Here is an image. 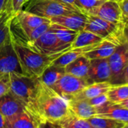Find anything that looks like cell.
I'll use <instances>...</instances> for the list:
<instances>
[{"label": "cell", "instance_id": "cell-1", "mask_svg": "<svg viewBox=\"0 0 128 128\" xmlns=\"http://www.w3.org/2000/svg\"><path fill=\"white\" fill-rule=\"evenodd\" d=\"M34 112L38 121L46 120L55 124L71 114L68 100L44 84L40 78L35 98Z\"/></svg>", "mask_w": 128, "mask_h": 128}, {"label": "cell", "instance_id": "cell-2", "mask_svg": "<svg viewBox=\"0 0 128 128\" xmlns=\"http://www.w3.org/2000/svg\"><path fill=\"white\" fill-rule=\"evenodd\" d=\"M12 43L23 74L32 78H40L44 71L51 65L52 62L65 53L62 52L52 55H46L39 54L29 47L17 43L13 40Z\"/></svg>", "mask_w": 128, "mask_h": 128}, {"label": "cell", "instance_id": "cell-3", "mask_svg": "<svg viewBox=\"0 0 128 128\" xmlns=\"http://www.w3.org/2000/svg\"><path fill=\"white\" fill-rule=\"evenodd\" d=\"M9 78V93L20 100L26 106L27 110L36 117L34 112V102L39 78L29 77L24 74L17 72L10 73Z\"/></svg>", "mask_w": 128, "mask_h": 128}, {"label": "cell", "instance_id": "cell-4", "mask_svg": "<svg viewBox=\"0 0 128 128\" xmlns=\"http://www.w3.org/2000/svg\"><path fill=\"white\" fill-rule=\"evenodd\" d=\"M24 9L38 16L51 19L52 18L74 12H81L73 6L54 0H30L24 6Z\"/></svg>", "mask_w": 128, "mask_h": 128}, {"label": "cell", "instance_id": "cell-5", "mask_svg": "<svg viewBox=\"0 0 128 128\" xmlns=\"http://www.w3.org/2000/svg\"><path fill=\"white\" fill-rule=\"evenodd\" d=\"M32 50L42 54L52 55L66 52L71 49V44L61 42L50 28L37 40L26 45Z\"/></svg>", "mask_w": 128, "mask_h": 128}, {"label": "cell", "instance_id": "cell-6", "mask_svg": "<svg viewBox=\"0 0 128 128\" xmlns=\"http://www.w3.org/2000/svg\"><path fill=\"white\" fill-rule=\"evenodd\" d=\"M108 60L111 72L109 83L112 85L119 84L122 71L128 62V43L125 38L108 58Z\"/></svg>", "mask_w": 128, "mask_h": 128}, {"label": "cell", "instance_id": "cell-7", "mask_svg": "<svg viewBox=\"0 0 128 128\" xmlns=\"http://www.w3.org/2000/svg\"><path fill=\"white\" fill-rule=\"evenodd\" d=\"M124 26L114 33L104 38L95 47L94 50L86 53L84 56L89 60L108 58L124 39L123 33Z\"/></svg>", "mask_w": 128, "mask_h": 128}, {"label": "cell", "instance_id": "cell-8", "mask_svg": "<svg viewBox=\"0 0 128 128\" xmlns=\"http://www.w3.org/2000/svg\"><path fill=\"white\" fill-rule=\"evenodd\" d=\"M84 14L96 16L114 24H122L126 23L118 0H106L97 8Z\"/></svg>", "mask_w": 128, "mask_h": 128}, {"label": "cell", "instance_id": "cell-9", "mask_svg": "<svg viewBox=\"0 0 128 128\" xmlns=\"http://www.w3.org/2000/svg\"><path fill=\"white\" fill-rule=\"evenodd\" d=\"M88 85V84L85 79L66 73L50 88L67 100L69 97L78 94Z\"/></svg>", "mask_w": 128, "mask_h": 128}, {"label": "cell", "instance_id": "cell-10", "mask_svg": "<svg viewBox=\"0 0 128 128\" xmlns=\"http://www.w3.org/2000/svg\"><path fill=\"white\" fill-rule=\"evenodd\" d=\"M12 72L23 74L12 38L10 43L0 50V76Z\"/></svg>", "mask_w": 128, "mask_h": 128}, {"label": "cell", "instance_id": "cell-11", "mask_svg": "<svg viewBox=\"0 0 128 128\" xmlns=\"http://www.w3.org/2000/svg\"><path fill=\"white\" fill-rule=\"evenodd\" d=\"M86 15L88 17V21L84 30L90 32L103 39L117 32L126 24L124 23L122 24H114L96 16L88 14Z\"/></svg>", "mask_w": 128, "mask_h": 128}, {"label": "cell", "instance_id": "cell-12", "mask_svg": "<svg viewBox=\"0 0 128 128\" xmlns=\"http://www.w3.org/2000/svg\"><path fill=\"white\" fill-rule=\"evenodd\" d=\"M110 67L108 58L90 60V66L86 81L88 84L110 80Z\"/></svg>", "mask_w": 128, "mask_h": 128}, {"label": "cell", "instance_id": "cell-13", "mask_svg": "<svg viewBox=\"0 0 128 128\" xmlns=\"http://www.w3.org/2000/svg\"><path fill=\"white\" fill-rule=\"evenodd\" d=\"M50 20V23L56 24L70 30L80 32L84 30L88 21V17L82 12H74L52 18Z\"/></svg>", "mask_w": 128, "mask_h": 128}, {"label": "cell", "instance_id": "cell-14", "mask_svg": "<svg viewBox=\"0 0 128 128\" xmlns=\"http://www.w3.org/2000/svg\"><path fill=\"white\" fill-rule=\"evenodd\" d=\"M26 109V106L9 92L0 97V113L6 118L15 116Z\"/></svg>", "mask_w": 128, "mask_h": 128}, {"label": "cell", "instance_id": "cell-15", "mask_svg": "<svg viewBox=\"0 0 128 128\" xmlns=\"http://www.w3.org/2000/svg\"><path fill=\"white\" fill-rule=\"evenodd\" d=\"M96 109V114L94 116L108 118L128 124V109L120 108L110 102Z\"/></svg>", "mask_w": 128, "mask_h": 128}, {"label": "cell", "instance_id": "cell-16", "mask_svg": "<svg viewBox=\"0 0 128 128\" xmlns=\"http://www.w3.org/2000/svg\"><path fill=\"white\" fill-rule=\"evenodd\" d=\"M38 119L27 109L10 118H6V128H38Z\"/></svg>", "mask_w": 128, "mask_h": 128}, {"label": "cell", "instance_id": "cell-17", "mask_svg": "<svg viewBox=\"0 0 128 128\" xmlns=\"http://www.w3.org/2000/svg\"><path fill=\"white\" fill-rule=\"evenodd\" d=\"M13 21L22 29H33L44 24L50 23L49 19L30 13L25 10H22L15 14Z\"/></svg>", "mask_w": 128, "mask_h": 128}, {"label": "cell", "instance_id": "cell-18", "mask_svg": "<svg viewBox=\"0 0 128 128\" xmlns=\"http://www.w3.org/2000/svg\"><path fill=\"white\" fill-rule=\"evenodd\" d=\"M68 106L71 113L76 117L88 119L90 117L96 115V109L92 106L86 100H77L69 98Z\"/></svg>", "mask_w": 128, "mask_h": 128}, {"label": "cell", "instance_id": "cell-19", "mask_svg": "<svg viewBox=\"0 0 128 128\" xmlns=\"http://www.w3.org/2000/svg\"><path fill=\"white\" fill-rule=\"evenodd\" d=\"M14 15L11 5L0 16V50L12 42L11 24Z\"/></svg>", "mask_w": 128, "mask_h": 128}, {"label": "cell", "instance_id": "cell-20", "mask_svg": "<svg viewBox=\"0 0 128 128\" xmlns=\"http://www.w3.org/2000/svg\"><path fill=\"white\" fill-rule=\"evenodd\" d=\"M99 43H96V44H94L92 45H89V46H86V47H82V48H71L69 50H67L66 52L64 53L63 54H62L61 56H60L58 58H56L52 62L51 65L65 68L69 63L74 61L76 59H77L79 56L84 55L86 53L94 50L95 48V47Z\"/></svg>", "mask_w": 128, "mask_h": 128}, {"label": "cell", "instance_id": "cell-21", "mask_svg": "<svg viewBox=\"0 0 128 128\" xmlns=\"http://www.w3.org/2000/svg\"><path fill=\"white\" fill-rule=\"evenodd\" d=\"M111 86L112 84L108 82L93 83L88 84L78 94L69 98H73L77 100H90L101 94H106Z\"/></svg>", "mask_w": 128, "mask_h": 128}, {"label": "cell", "instance_id": "cell-22", "mask_svg": "<svg viewBox=\"0 0 128 128\" xmlns=\"http://www.w3.org/2000/svg\"><path fill=\"white\" fill-rule=\"evenodd\" d=\"M90 66V60L84 55L79 56L65 67L66 73L86 80Z\"/></svg>", "mask_w": 128, "mask_h": 128}, {"label": "cell", "instance_id": "cell-23", "mask_svg": "<svg viewBox=\"0 0 128 128\" xmlns=\"http://www.w3.org/2000/svg\"><path fill=\"white\" fill-rule=\"evenodd\" d=\"M103 38L101 37L86 30H82L78 32L76 39L71 44L72 48H82L89 45H92L102 42Z\"/></svg>", "mask_w": 128, "mask_h": 128}, {"label": "cell", "instance_id": "cell-24", "mask_svg": "<svg viewBox=\"0 0 128 128\" xmlns=\"http://www.w3.org/2000/svg\"><path fill=\"white\" fill-rule=\"evenodd\" d=\"M50 28L55 33L56 36L61 42L67 44H72L78 33L77 31L53 23H50Z\"/></svg>", "mask_w": 128, "mask_h": 128}, {"label": "cell", "instance_id": "cell-25", "mask_svg": "<svg viewBox=\"0 0 128 128\" xmlns=\"http://www.w3.org/2000/svg\"><path fill=\"white\" fill-rule=\"evenodd\" d=\"M65 74V68L50 65L44 71L39 78L44 84L51 87Z\"/></svg>", "mask_w": 128, "mask_h": 128}, {"label": "cell", "instance_id": "cell-26", "mask_svg": "<svg viewBox=\"0 0 128 128\" xmlns=\"http://www.w3.org/2000/svg\"><path fill=\"white\" fill-rule=\"evenodd\" d=\"M106 94L110 102H120L128 97V84L112 85Z\"/></svg>", "mask_w": 128, "mask_h": 128}, {"label": "cell", "instance_id": "cell-27", "mask_svg": "<svg viewBox=\"0 0 128 128\" xmlns=\"http://www.w3.org/2000/svg\"><path fill=\"white\" fill-rule=\"evenodd\" d=\"M86 120L93 128H121L125 124L112 118L98 116H93Z\"/></svg>", "mask_w": 128, "mask_h": 128}, {"label": "cell", "instance_id": "cell-28", "mask_svg": "<svg viewBox=\"0 0 128 128\" xmlns=\"http://www.w3.org/2000/svg\"><path fill=\"white\" fill-rule=\"evenodd\" d=\"M57 125L60 128H93L86 119L76 117L72 113L60 120Z\"/></svg>", "mask_w": 128, "mask_h": 128}, {"label": "cell", "instance_id": "cell-29", "mask_svg": "<svg viewBox=\"0 0 128 128\" xmlns=\"http://www.w3.org/2000/svg\"><path fill=\"white\" fill-rule=\"evenodd\" d=\"M106 0H77L78 8L81 12L86 13L102 4Z\"/></svg>", "mask_w": 128, "mask_h": 128}, {"label": "cell", "instance_id": "cell-30", "mask_svg": "<svg viewBox=\"0 0 128 128\" xmlns=\"http://www.w3.org/2000/svg\"><path fill=\"white\" fill-rule=\"evenodd\" d=\"M86 100H88V102L92 106L95 107L96 108H100V107H101V106L106 105V103H108V102H109L106 94H101V95L97 96H96V97H94V98H92V99Z\"/></svg>", "mask_w": 128, "mask_h": 128}, {"label": "cell", "instance_id": "cell-31", "mask_svg": "<svg viewBox=\"0 0 128 128\" xmlns=\"http://www.w3.org/2000/svg\"><path fill=\"white\" fill-rule=\"evenodd\" d=\"M10 90L9 74L0 76V97L8 94Z\"/></svg>", "mask_w": 128, "mask_h": 128}, {"label": "cell", "instance_id": "cell-32", "mask_svg": "<svg viewBox=\"0 0 128 128\" xmlns=\"http://www.w3.org/2000/svg\"><path fill=\"white\" fill-rule=\"evenodd\" d=\"M24 0H12V10L14 14H17L18 12L24 9Z\"/></svg>", "mask_w": 128, "mask_h": 128}, {"label": "cell", "instance_id": "cell-33", "mask_svg": "<svg viewBox=\"0 0 128 128\" xmlns=\"http://www.w3.org/2000/svg\"><path fill=\"white\" fill-rule=\"evenodd\" d=\"M118 2L124 18L126 23H128V0H120V1Z\"/></svg>", "mask_w": 128, "mask_h": 128}, {"label": "cell", "instance_id": "cell-34", "mask_svg": "<svg viewBox=\"0 0 128 128\" xmlns=\"http://www.w3.org/2000/svg\"><path fill=\"white\" fill-rule=\"evenodd\" d=\"M128 84V62L126 64V66H124L122 71L120 82H119V84Z\"/></svg>", "mask_w": 128, "mask_h": 128}, {"label": "cell", "instance_id": "cell-35", "mask_svg": "<svg viewBox=\"0 0 128 128\" xmlns=\"http://www.w3.org/2000/svg\"><path fill=\"white\" fill-rule=\"evenodd\" d=\"M38 128H60V126L46 120H40L38 121Z\"/></svg>", "mask_w": 128, "mask_h": 128}, {"label": "cell", "instance_id": "cell-36", "mask_svg": "<svg viewBox=\"0 0 128 128\" xmlns=\"http://www.w3.org/2000/svg\"><path fill=\"white\" fill-rule=\"evenodd\" d=\"M12 5V0H0V16Z\"/></svg>", "mask_w": 128, "mask_h": 128}, {"label": "cell", "instance_id": "cell-37", "mask_svg": "<svg viewBox=\"0 0 128 128\" xmlns=\"http://www.w3.org/2000/svg\"><path fill=\"white\" fill-rule=\"evenodd\" d=\"M54 1H56V2H61V3H63V4L68 5V6H73L76 8H77L78 11H80L79 8H78L77 0H54Z\"/></svg>", "mask_w": 128, "mask_h": 128}, {"label": "cell", "instance_id": "cell-38", "mask_svg": "<svg viewBox=\"0 0 128 128\" xmlns=\"http://www.w3.org/2000/svg\"><path fill=\"white\" fill-rule=\"evenodd\" d=\"M114 104H116L118 106H119L120 108L128 109V97L126 99L124 100L123 101H121L120 102H118V103H114Z\"/></svg>", "mask_w": 128, "mask_h": 128}, {"label": "cell", "instance_id": "cell-39", "mask_svg": "<svg viewBox=\"0 0 128 128\" xmlns=\"http://www.w3.org/2000/svg\"><path fill=\"white\" fill-rule=\"evenodd\" d=\"M123 33H124V36L125 40L128 43V23L125 24V25L124 26V30H123Z\"/></svg>", "mask_w": 128, "mask_h": 128}, {"label": "cell", "instance_id": "cell-40", "mask_svg": "<svg viewBox=\"0 0 128 128\" xmlns=\"http://www.w3.org/2000/svg\"><path fill=\"white\" fill-rule=\"evenodd\" d=\"M0 128H6V118L0 113Z\"/></svg>", "mask_w": 128, "mask_h": 128}, {"label": "cell", "instance_id": "cell-41", "mask_svg": "<svg viewBox=\"0 0 128 128\" xmlns=\"http://www.w3.org/2000/svg\"><path fill=\"white\" fill-rule=\"evenodd\" d=\"M121 128H128V124H124Z\"/></svg>", "mask_w": 128, "mask_h": 128}, {"label": "cell", "instance_id": "cell-42", "mask_svg": "<svg viewBox=\"0 0 128 128\" xmlns=\"http://www.w3.org/2000/svg\"><path fill=\"white\" fill-rule=\"evenodd\" d=\"M28 1H30V0H24V2H25V3H26V2H27ZM25 3H24V4H25Z\"/></svg>", "mask_w": 128, "mask_h": 128}, {"label": "cell", "instance_id": "cell-43", "mask_svg": "<svg viewBox=\"0 0 128 128\" xmlns=\"http://www.w3.org/2000/svg\"><path fill=\"white\" fill-rule=\"evenodd\" d=\"M118 1H120V0H118Z\"/></svg>", "mask_w": 128, "mask_h": 128}]
</instances>
